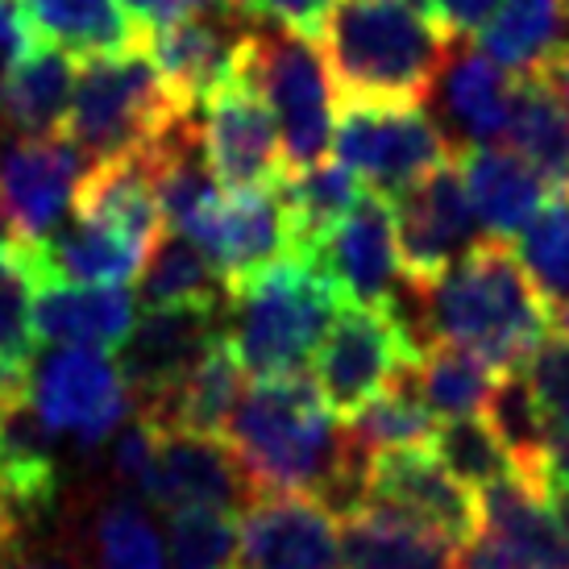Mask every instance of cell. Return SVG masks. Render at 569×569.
<instances>
[{
    "label": "cell",
    "mask_w": 569,
    "mask_h": 569,
    "mask_svg": "<svg viewBox=\"0 0 569 569\" xmlns=\"http://www.w3.org/2000/svg\"><path fill=\"white\" fill-rule=\"evenodd\" d=\"M337 411L325 403L317 379H253L229 416L224 441L246 466L250 482L262 490L312 495L337 516L366 503L370 453L358 449Z\"/></svg>",
    "instance_id": "obj_1"
},
{
    "label": "cell",
    "mask_w": 569,
    "mask_h": 569,
    "mask_svg": "<svg viewBox=\"0 0 569 569\" xmlns=\"http://www.w3.org/2000/svg\"><path fill=\"white\" fill-rule=\"evenodd\" d=\"M391 312L408 329L416 353L432 341H453L478 349L499 370H520L553 332L516 250L495 238L475 246L428 287L403 279Z\"/></svg>",
    "instance_id": "obj_2"
},
{
    "label": "cell",
    "mask_w": 569,
    "mask_h": 569,
    "mask_svg": "<svg viewBox=\"0 0 569 569\" xmlns=\"http://www.w3.org/2000/svg\"><path fill=\"white\" fill-rule=\"evenodd\" d=\"M341 104H425L453 33L408 0H332L317 30Z\"/></svg>",
    "instance_id": "obj_3"
},
{
    "label": "cell",
    "mask_w": 569,
    "mask_h": 569,
    "mask_svg": "<svg viewBox=\"0 0 569 569\" xmlns=\"http://www.w3.org/2000/svg\"><path fill=\"white\" fill-rule=\"evenodd\" d=\"M341 308V287L312 258L291 253L229 291L224 337L250 379H287L303 375Z\"/></svg>",
    "instance_id": "obj_4"
},
{
    "label": "cell",
    "mask_w": 569,
    "mask_h": 569,
    "mask_svg": "<svg viewBox=\"0 0 569 569\" xmlns=\"http://www.w3.org/2000/svg\"><path fill=\"white\" fill-rule=\"evenodd\" d=\"M183 117L191 112L179 109L142 47L83 63L63 133L92 167L117 154H150Z\"/></svg>",
    "instance_id": "obj_5"
},
{
    "label": "cell",
    "mask_w": 569,
    "mask_h": 569,
    "mask_svg": "<svg viewBox=\"0 0 569 569\" xmlns=\"http://www.w3.org/2000/svg\"><path fill=\"white\" fill-rule=\"evenodd\" d=\"M241 80L262 96L279 121L287 171H303L325 162L332 146V112H337V88H332L329 63L320 54L312 33L291 30L283 21H253Z\"/></svg>",
    "instance_id": "obj_6"
},
{
    "label": "cell",
    "mask_w": 569,
    "mask_h": 569,
    "mask_svg": "<svg viewBox=\"0 0 569 569\" xmlns=\"http://www.w3.org/2000/svg\"><path fill=\"white\" fill-rule=\"evenodd\" d=\"M332 154L358 179H366L370 191L396 200L399 191L458 159V146L449 142L441 121L425 112V104H341Z\"/></svg>",
    "instance_id": "obj_7"
},
{
    "label": "cell",
    "mask_w": 569,
    "mask_h": 569,
    "mask_svg": "<svg viewBox=\"0 0 569 569\" xmlns=\"http://www.w3.org/2000/svg\"><path fill=\"white\" fill-rule=\"evenodd\" d=\"M26 399L54 437H71L80 449L104 445L133 411V396L117 362L104 358V349L83 346H54L38 353Z\"/></svg>",
    "instance_id": "obj_8"
},
{
    "label": "cell",
    "mask_w": 569,
    "mask_h": 569,
    "mask_svg": "<svg viewBox=\"0 0 569 569\" xmlns=\"http://www.w3.org/2000/svg\"><path fill=\"white\" fill-rule=\"evenodd\" d=\"M420 353L391 308L346 303L317 349V387L337 416H353Z\"/></svg>",
    "instance_id": "obj_9"
},
{
    "label": "cell",
    "mask_w": 569,
    "mask_h": 569,
    "mask_svg": "<svg viewBox=\"0 0 569 569\" xmlns=\"http://www.w3.org/2000/svg\"><path fill=\"white\" fill-rule=\"evenodd\" d=\"M224 332V303H179V308H146L121 346L117 370L126 379L133 408L142 416L167 403L200 366L212 341Z\"/></svg>",
    "instance_id": "obj_10"
},
{
    "label": "cell",
    "mask_w": 569,
    "mask_h": 569,
    "mask_svg": "<svg viewBox=\"0 0 569 569\" xmlns=\"http://www.w3.org/2000/svg\"><path fill=\"white\" fill-rule=\"evenodd\" d=\"M258 17L241 9L188 13L146 33V54L183 112L204 109L212 96L241 80V59Z\"/></svg>",
    "instance_id": "obj_11"
},
{
    "label": "cell",
    "mask_w": 569,
    "mask_h": 569,
    "mask_svg": "<svg viewBox=\"0 0 569 569\" xmlns=\"http://www.w3.org/2000/svg\"><path fill=\"white\" fill-rule=\"evenodd\" d=\"M391 208H396L403 274L416 287H428L432 279H441L453 262H461L475 246L487 241V233H482V224L475 217V204H470L458 159L425 174L408 191H399Z\"/></svg>",
    "instance_id": "obj_12"
},
{
    "label": "cell",
    "mask_w": 569,
    "mask_h": 569,
    "mask_svg": "<svg viewBox=\"0 0 569 569\" xmlns=\"http://www.w3.org/2000/svg\"><path fill=\"white\" fill-rule=\"evenodd\" d=\"M337 520L312 495L262 490L241 511L233 569H346Z\"/></svg>",
    "instance_id": "obj_13"
},
{
    "label": "cell",
    "mask_w": 569,
    "mask_h": 569,
    "mask_svg": "<svg viewBox=\"0 0 569 569\" xmlns=\"http://www.w3.org/2000/svg\"><path fill=\"white\" fill-rule=\"evenodd\" d=\"M312 262L341 287L346 303L391 308L403 279H408L403 258H399V229L391 200L366 188L362 200L332 229Z\"/></svg>",
    "instance_id": "obj_14"
},
{
    "label": "cell",
    "mask_w": 569,
    "mask_h": 569,
    "mask_svg": "<svg viewBox=\"0 0 569 569\" xmlns=\"http://www.w3.org/2000/svg\"><path fill=\"white\" fill-rule=\"evenodd\" d=\"M88 159L67 133L54 138H13L0 154V191L21 246L50 238L67 208H76Z\"/></svg>",
    "instance_id": "obj_15"
},
{
    "label": "cell",
    "mask_w": 569,
    "mask_h": 569,
    "mask_svg": "<svg viewBox=\"0 0 569 569\" xmlns=\"http://www.w3.org/2000/svg\"><path fill=\"white\" fill-rule=\"evenodd\" d=\"M159 428V458H154V478L146 503L159 511H246L258 499V487L250 482L246 466L229 449L224 437H196L179 428Z\"/></svg>",
    "instance_id": "obj_16"
},
{
    "label": "cell",
    "mask_w": 569,
    "mask_h": 569,
    "mask_svg": "<svg viewBox=\"0 0 569 569\" xmlns=\"http://www.w3.org/2000/svg\"><path fill=\"white\" fill-rule=\"evenodd\" d=\"M200 133L212 174L221 179L224 191L267 188L287 171L279 121L246 80H233L208 100Z\"/></svg>",
    "instance_id": "obj_17"
},
{
    "label": "cell",
    "mask_w": 569,
    "mask_h": 569,
    "mask_svg": "<svg viewBox=\"0 0 569 569\" xmlns=\"http://www.w3.org/2000/svg\"><path fill=\"white\" fill-rule=\"evenodd\" d=\"M516 76L490 59L487 50L475 47L470 38H453L445 67L432 88L437 121L445 126L449 142L458 146V154L478 150V146L507 142L511 126V104H516Z\"/></svg>",
    "instance_id": "obj_18"
},
{
    "label": "cell",
    "mask_w": 569,
    "mask_h": 569,
    "mask_svg": "<svg viewBox=\"0 0 569 569\" xmlns=\"http://www.w3.org/2000/svg\"><path fill=\"white\" fill-rule=\"evenodd\" d=\"M196 246L212 258L224 291L241 287L258 270L274 267L279 258H291L296 241H291V221H287L279 188L267 183V188H241L221 196L208 212Z\"/></svg>",
    "instance_id": "obj_19"
},
{
    "label": "cell",
    "mask_w": 569,
    "mask_h": 569,
    "mask_svg": "<svg viewBox=\"0 0 569 569\" xmlns=\"http://www.w3.org/2000/svg\"><path fill=\"white\" fill-rule=\"evenodd\" d=\"M366 503L396 507L403 516L432 523L449 540H475L482 532L478 495L445 470L432 449H387L375 453L366 478Z\"/></svg>",
    "instance_id": "obj_20"
},
{
    "label": "cell",
    "mask_w": 569,
    "mask_h": 569,
    "mask_svg": "<svg viewBox=\"0 0 569 569\" xmlns=\"http://www.w3.org/2000/svg\"><path fill=\"white\" fill-rule=\"evenodd\" d=\"M458 162H461V179H466V191H470L478 224H482V233L495 241L520 238L557 191L553 183L523 159V154H516L511 146H478V150L458 154Z\"/></svg>",
    "instance_id": "obj_21"
},
{
    "label": "cell",
    "mask_w": 569,
    "mask_h": 569,
    "mask_svg": "<svg viewBox=\"0 0 569 569\" xmlns=\"http://www.w3.org/2000/svg\"><path fill=\"white\" fill-rule=\"evenodd\" d=\"M346 569H461V545L396 507L362 503L341 516Z\"/></svg>",
    "instance_id": "obj_22"
},
{
    "label": "cell",
    "mask_w": 569,
    "mask_h": 569,
    "mask_svg": "<svg viewBox=\"0 0 569 569\" xmlns=\"http://www.w3.org/2000/svg\"><path fill=\"white\" fill-rule=\"evenodd\" d=\"M76 217L104 224L150 253V246L167 233L150 154H117L92 162L76 188Z\"/></svg>",
    "instance_id": "obj_23"
},
{
    "label": "cell",
    "mask_w": 569,
    "mask_h": 569,
    "mask_svg": "<svg viewBox=\"0 0 569 569\" xmlns=\"http://www.w3.org/2000/svg\"><path fill=\"white\" fill-rule=\"evenodd\" d=\"M38 283H83V287H126L146 267L138 241L112 233L104 224L76 217L50 238L26 246Z\"/></svg>",
    "instance_id": "obj_24"
},
{
    "label": "cell",
    "mask_w": 569,
    "mask_h": 569,
    "mask_svg": "<svg viewBox=\"0 0 569 569\" xmlns=\"http://www.w3.org/2000/svg\"><path fill=\"white\" fill-rule=\"evenodd\" d=\"M133 325V296L126 287L38 283L33 296V332L50 346L121 349Z\"/></svg>",
    "instance_id": "obj_25"
},
{
    "label": "cell",
    "mask_w": 569,
    "mask_h": 569,
    "mask_svg": "<svg viewBox=\"0 0 569 569\" xmlns=\"http://www.w3.org/2000/svg\"><path fill=\"white\" fill-rule=\"evenodd\" d=\"M76 100V63L50 42L33 50L0 80V133L4 138H54L63 133Z\"/></svg>",
    "instance_id": "obj_26"
},
{
    "label": "cell",
    "mask_w": 569,
    "mask_h": 569,
    "mask_svg": "<svg viewBox=\"0 0 569 569\" xmlns=\"http://www.w3.org/2000/svg\"><path fill=\"white\" fill-rule=\"evenodd\" d=\"M21 9L38 38L80 59L142 50L150 33L121 0H21Z\"/></svg>",
    "instance_id": "obj_27"
},
{
    "label": "cell",
    "mask_w": 569,
    "mask_h": 569,
    "mask_svg": "<svg viewBox=\"0 0 569 569\" xmlns=\"http://www.w3.org/2000/svg\"><path fill=\"white\" fill-rule=\"evenodd\" d=\"M478 520H482V532L520 549L545 569H569V537L561 532L553 507L516 475L478 490Z\"/></svg>",
    "instance_id": "obj_28"
},
{
    "label": "cell",
    "mask_w": 569,
    "mask_h": 569,
    "mask_svg": "<svg viewBox=\"0 0 569 569\" xmlns=\"http://www.w3.org/2000/svg\"><path fill=\"white\" fill-rule=\"evenodd\" d=\"M274 188L283 196L291 241H296L300 258H317L332 229L362 200L358 174L349 171L346 162H317L303 171H283L274 179Z\"/></svg>",
    "instance_id": "obj_29"
},
{
    "label": "cell",
    "mask_w": 569,
    "mask_h": 569,
    "mask_svg": "<svg viewBox=\"0 0 569 569\" xmlns=\"http://www.w3.org/2000/svg\"><path fill=\"white\" fill-rule=\"evenodd\" d=\"M241 379H246V370H241L229 337L221 332L212 349L200 358V366L183 379V387L146 420H154L162 428H179V432H196V437H224L229 416L241 399Z\"/></svg>",
    "instance_id": "obj_30"
},
{
    "label": "cell",
    "mask_w": 569,
    "mask_h": 569,
    "mask_svg": "<svg viewBox=\"0 0 569 569\" xmlns=\"http://www.w3.org/2000/svg\"><path fill=\"white\" fill-rule=\"evenodd\" d=\"M561 21L566 0H499V9L475 38L516 80H532L561 50Z\"/></svg>",
    "instance_id": "obj_31"
},
{
    "label": "cell",
    "mask_w": 569,
    "mask_h": 569,
    "mask_svg": "<svg viewBox=\"0 0 569 569\" xmlns=\"http://www.w3.org/2000/svg\"><path fill=\"white\" fill-rule=\"evenodd\" d=\"M503 375L507 370H499L478 349L453 346V341H432L416 358V387L437 420L482 416Z\"/></svg>",
    "instance_id": "obj_32"
},
{
    "label": "cell",
    "mask_w": 569,
    "mask_h": 569,
    "mask_svg": "<svg viewBox=\"0 0 569 569\" xmlns=\"http://www.w3.org/2000/svg\"><path fill=\"white\" fill-rule=\"evenodd\" d=\"M346 428L349 437L358 441V449H366L370 458L387 453V449H428L432 432H437V416L420 399L416 362L403 366L366 408L353 411Z\"/></svg>",
    "instance_id": "obj_33"
},
{
    "label": "cell",
    "mask_w": 569,
    "mask_h": 569,
    "mask_svg": "<svg viewBox=\"0 0 569 569\" xmlns=\"http://www.w3.org/2000/svg\"><path fill=\"white\" fill-rule=\"evenodd\" d=\"M138 300L146 308H179V303H224L221 274L212 267L200 246L183 233H162L150 253H146V267L138 274Z\"/></svg>",
    "instance_id": "obj_34"
},
{
    "label": "cell",
    "mask_w": 569,
    "mask_h": 569,
    "mask_svg": "<svg viewBox=\"0 0 569 569\" xmlns=\"http://www.w3.org/2000/svg\"><path fill=\"white\" fill-rule=\"evenodd\" d=\"M482 416H487V425L495 428V437L503 441L507 458L516 466V478L545 495V461H549L553 425H549V416L540 411L532 387L523 379V370H507Z\"/></svg>",
    "instance_id": "obj_35"
},
{
    "label": "cell",
    "mask_w": 569,
    "mask_h": 569,
    "mask_svg": "<svg viewBox=\"0 0 569 569\" xmlns=\"http://www.w3.org/2000/svg\"><path fill=\"white\" fill-rule=\"evenodd\" d=\"M507 146L532 162L557 191H569V109L537 76L516 83Z\"/></svg>",
    "instance_id": "obj_36"
},
{
    "label": "cell",
    "mask_w": 569,
    "mask_h": 569,
    "mask_svg": "<svg viewBox=\"0 0 569 569\" xmlns=\"http://www.w3.org/2000/svg\"><path fill=\"white\" fill-rule=\"evenodd\" d=\"M516 258L537 287L549 325L569 332V191H553L537 221L516 238Z\"/></svg>",
    "instance_id": "obj_37"
},
{
    "label": "cell",
    "mask_w": 569,
    "mask_h": 569,
    "mask_svg": "<svg viewBox=\"0 0 569 569\" xmlns=\"http://www.w3.org/2000/svg\"><path fill=\"white\" fill-rule=\"evenodd\" d=\"M88 561L92 569H171V553L162 549L154 520L146 516L142 499L126 490L96 507L88 528Z\"/></svg>",
    "instance_id": "obj_38"
},
{
    "label": "cell",
    "mask_w": 569,
    "mask_h": 569,
    "mask_svg": "<svg viewBox=\"0 0 569 569\" xmlns=\"http://www.w3.org/2000/svg\"><path fill=\"white\" fill-rule=\"evenodd\" d=\"M428 449L437 453V461H441L449 475L475 490L516 475V466L507 458L503 441L495 437V428L487 425V416L437 420V432H432V445H428Z\"/></svg>",
    "instance_id": "obj_39"
},
{
    "label": "cell",
    "mask_w": 569,
    "mask_h": 569,
    "mask_svg": "<svg viewBox=\"0 0 569 569\" xmlns=\"http://www.w3.org/2000/svg\"><path fill=\"white\" fill-rule=\"evenodd\" d=\"M33 279L30 253L21 241L0 250V362L30 370L38 358V332H33Z\"/></svg>",
    "instance_id": "obj_40"
},
{
    "label": "cell",
    "mask_w": 569,
    "mask_h": 569,
    "mask_svg": "<svg viewBox=\"0 0 569 569\" xmlns=\"http://www.w3.org/2000/svg\"><path fill=\"white\" fill-rule=\"evenodd\" d=\"M238 523L229 511H171V569H233Z\"/></svg>",
    "instance_id": "obj_41"
},
{
    "label": "cell",
    "mask_w": 569,
    "mask_h": 569,
    "mask_svg": "<svg viewBox=\"0 0 569 569\" xmlns=\"http://www.w3.org/2000/svg\"><path fill=\"white\" fill-rule=\"evenodd\" d=\"M540 411L553 428H569V332L553 329L520 366Z\"/></svg>",
    "instance_id": "obj_42"
},
{
    "label": "cell",
    "mask_w": 569,
    "mask_h": 569,
    "mask_svg": "<svg viewBox=\"0 0 569 569\" xmlns=\"http://www.w3.org/2000/svg\"><path fill=\"white\" fill-rule=\"evenodd\" d=\"M241 9L250 17H267V21H283L291 30H303L317 38L320 21L332 9V0H241Z\"/></svg>",
    "instance_id": "obj_43"
},
{
    "label": "cell",
    "mask_w": 569,
    "mask_h": 569,
    "mask_svg": "<svg viewBox=\"0 0 569 569\" xmlns=\"http://www.w3.org/2000/svg\"><path fill=\"white\" fill-rule=\"evenodd\" d=\"M33 26L21 0H0V80L33 50Z\"/></svg>",
    "instance_id": "obj_44"
},
{
    "label": "cell",
    "mask_w": 569,
    "mask_h": 569,
    "mask_svg": "<svg viewBox=\"0 0 569 569\" xmlns=\"http://www.w3.org/2000/svg\"><path fill=\"white\" fill-rule=\"evenodd\" d=\"M126 9L146 30L154 26H167L174 17H188V13H221V9H241V0H126ZM246 13V9H241Z\"/></svg>",
    "instance_id": "obj_45"
},
{
    "label": "cell",
    "mask_w": 569,
    "mask_h": 569,
    "mask_svg": "<svg viewBox=\"0 0 569 569\" xmlns=\"http://www.w3.org/2000/svg\"><path fill=\"white\" fill-rule=\"evenodd\" d=\"M461 569H545V566L532 561V557H523L520 549L503 545L499 537L478 532L475 540L461 545Z\"/></svg>",
    "instance_id": "obj_46"
},
{
    "label": "cell",
    "mask_w": 569,
    "mask_h": 569,
    "mask_svg": "<svg viewBox=\"0 0 569 569\" xmlns=\"http://www.w3.org/2000/svg\"><path fill=\"white\" fill-rule=\"evenodd\" d=\"M495 9L499 0H437V17L453 38H475Z\"/></svg>",
    "instance_id": "obj_47"
},
{
    "label": "cell",
    "mask_w": 569,
    "mask_h": 569,
    "mask_svg": "<svg viewBox=\"0 0 569 569\" xmlns=\"http://www.w3.org/2000/svg\"><path fill=\"white\" fill-rule=\"evenodd\" d=\"M553 487H569V428H553L549 461H545V495Z\"/></svg>",
    "instance_id": "obj_48"
},
{
    "label": "cell",
    "mask_w": 569,
    "mask_h": 569,
    "mask_svg": "<svg viewBox=\"0 0 569 569\" xmlns=\"http://www.w3.org/2000/svg\"><path fill=\"white\" fill-rule=\"evenodd\" d=\"M30 391V370H17V366L0 362V416L9 408H17Z\"/></svg>",
    "instance_id": "obj_49"
},
{
    "label": "cell",
    "mask_w": 569,
    "mask_h": 569,
    "mask_svg": "<svg viewBox=\"0 0 569 569\" xmlns=\"http://www.w3.org/2000/svg\"><path fill=\"white\" fill-rule=\"evenodd\" d=\"M537 80L545 83V88H549V92H553L557 100H561V104L569 109V50H557L553 59L540 67Z\"/></svg>",
    "instance_id": "obj_50"
},
{
    "label": "cell",
    "mask_w": 569,
    "mask_h": 569,
    "mask_svg": "<svg viewBox=\"0 0 569 569\" xmlns=\"http://www.w3.org/2000/svg\"><path fill=\"white\" fill-rule=\"evenodd\" d=\"M17 532H21V516L9 503V495L0 490V553H17Z\"/></svg>",
    "instance_id": "obj_51"
},
{
    "label": "cell",
    "mask_w": 569,
    "mask_h": 569,
    "mask_svg": "<svg viewBox=\"0 0 569 569\" xmlns=\"http://www.w3.org/2000/svg\"><path fill=\"white\" fill-rule=\"evenodd\" d=\"M549 507H553V516H557V523H561V532L569 537V487H553L549 495Z\"/></svg>",
    "instance_id": "obj_52"
},
{
    "label": "cell",
    "mask_w": 569,
    "mask_h": 569,
    "mask_svg": "<svg viewBox=\"0 0 569 569\" xmlns=\"http://www.w3.org/2000/svg\"><path fill=\"white\" fill-rule=\"evenodd\" d=\"M13 569H76V566L59 561V557H13Z\"/></svg>",
    "instance_id": "obj_53"
},
{
    "label": "cell",
    "mask_w": 569,
    "mask_h": 569,
    "mask_svg": "<svg viewBox=\"0 0 569 569\" xmlns=\"http://www.w3.org/2000/svg\"><path fill=\"white\" fill-rule=\"evenodd\" d=\"M9 208H4V191H0V250H9V246H13V241H9V233H13V229H9Z\"/></svg>",
    "instance_id": "obj_54"
},
{
    "label": "cell",
    "mask_w": 569,
    "mask_h": 569,
    "mask_svg": "<svg viewBox=\"0 0 569 569\" xmlns=\"http://www.w3.org/2000/svg\"><path fill=\"white\" fill-rule=\"evenodd\" d=\"M561 50H569V0H566V21H561Z\"/></svg>",
    "instance_id": "obj_55"
},
{
    "label": "cell",
    "mask_w": 569,
    "mask_h": 569,
    "mask_svg": "<svg viewBox=\"0 0 569 569\" xmlns=\"http://www.w3.org/2000/svg\"><path fill=\"white\" fill-rule=\"evenodd\" d=\"M13 557L17 553H0V569H13Z\"/></svg>",
    "instance_id": "obj_56"
}]
</instances>
